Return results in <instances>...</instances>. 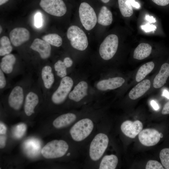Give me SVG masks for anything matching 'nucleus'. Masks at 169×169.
Here are the masks:
<instances>
[{
    "label": "nucleus",
    "instance_id": "39448f33",
    "mask_svg": "<svg viewBox=\"0 0 169 169\" xmlns=\"http://www.w3.org/2000/svg\"><path fill=\"white\" fill-rule=\"evenodd\" d=\"M79 12L81 22L84 28L87 30L92 29L97 20L93 8L88 3L82 2L80 5Z\"/></svg>",
    "mask_w": 169,
    "mask_h": 169
},
{
    "label": "nucleus",
    "instance_id": "6e6552de",
    "mask_svg": "<svg viewBox=\"0 0 169 169\" xmlns=\"http://www.w3.org/2000/svg\"><path fill=\"white\" fill-rule=\"evenodd\" d=\"M40 7L47 13L57 17L64 15L67 8L63 0H40Z\"/></svg>",
    "mask_w": 169,
    "mask_h": 169
},
{
    "label": "nucleus",
    "instance_id": "f3484780",
    "mask_svg": "<svg viewBox=\"0 0 169 169\" xmlns=\"http://www.w3.org/2000/svg\"><path fill=\"white\" fill-rule=\"evenodd\" d=\"M151 82L149 80L145 79L139 83L130 91L129 98L131 100H136L143 95L150 89Z\"/></svg>",
    "mask_w": 169,
    "mask_h": 169
},
{
    "label": "nucleus",
    "instance_id": "bb28decb",
    "mask_svg": "<svg viewBox=\"0 0 169 169\" xmlns=\"http://www.w3.org/2000/svg\"><path fill=\"white\" fill-rule=\"evenodd\" d=\"M118 3L120 11L123 16L129 17L132 15L133 8L129 0H118Z\"/></svg>",
    "mask_w": 169,
    "mask_h": 169
},
{
    "label": "nucleus",
    "instance_id": "412c9836",
    "mask_svg": "<svg viewBox=\"0 0 169 169\" xmlns=\"http://www.w3.org/2000/svg\"><path fill=\"white\" fill-rule=\"evenodd\" d=\"M41 77L44 87L47 90L49 89L54 81V75L52 67L49 65H46L42 68Z\"/></svg>",
    "mask_w": 169,
    "mask_h": 169
},
{
    "label": "nucleus",
    "instance_id": "2f4dec72",
    "mask_svg": "<svg viewBox=\"0 0 169 169\" xmlns=\"http://www.w3.org/2000/svg\"><path fill=\"white\" fill-rule=\"evenodd\" d=\"M146 169H164L162 164L156 160H150L146 163Z\"/></svg>",
    "mask_w": 169,
    "mask_h": 169
},
{
    "label": "nucleus",
    "instance_id": "f03ea898",
    "mask_svg": "<svg viewBox=\"0 0 169 169\" xmlns=\"http://www.w3.org/2000/svg\"><path fill=\"white\" fill-rule=\"evenodd\" d=\"M94 125L89 118L81 119L72 127L70 134L73 139L76 141H81L88 137L92 132Z\"/></svg>",
    "mask_w": 169,
    "mask_h": 169
},
{
    "label": "nucleus",
    "instance_id": "a19ab883",
    "mask_svg": "<svg viewBox=\"0 0 169 169\" xmlns=\"http://www.w3.org/2000/svg\"><path fill=\"white\" fill-rule=\"evenodd\" d=\"M130 3L132 6L137 9H139L140 8V4L135 0H129Z\"/></svg>",
    "mask_w": 169,
    "mask_h": 169
},
{
    "label": "nucleus",
    "instance_id": "aec40b11",
    "mask_svg": "<svg viewBox=\"0 0 169 169\" xmlns=\"http://www.w3.org/2000/svg\"><path fill=\"white\" fill-rule=\"evenodd\" d=\"M16 59L13 54H10L4 56L0 63V69L5 74H10L13 70Z\"/></svg>",
    "mask_w": 169,
    "mask_h": 169
},
{
    "label": "nucleus",
    "instance_id": "37998d69",
    "mask_svg": "<svg viewBox=\"0 0 169 169\" xmlns=\"http://www.w3.org/2000/svg\"><path fill=\"white\" fill-rule=\"evenodd\" d=\"M146 19L150 23H155L156 22L155 18L153 16H150L148 15H146Z\"/></svg>",
    "mask_w": 169,
    "mask_h": 169
},
{
    "label": "nucleus",
    "instance_id": "b1692460",
    "mask_svg": "<svg viewBox=\"0 0 169 169\" xmlns=\"http://www.w3.org/2000/svg\"><path fill=\"white\" fill-rule=\"evenodd\" d=\"M118 158L114 155L105 156L102 159L99 167L100 169H115L118 163Z\"/></svg>",
    "mask_w": 169,
    "mask_h": 169
},
{
    "label": "nucleus",
    "instance_id": "4be33fe9",
    "mask_svg": "<svg viewBox=\"0 0 169 169\" xmlns=\"http://www.w3.org/2000/svg\"><path fill=\"white\" fill-rule=\"evenodd\" d=\"M152 47L149 44L142 43L135 49L133 58L138 60H142L149 56L151 53Z\"/></svg>",
    "mask_w": 169,
    "mask_h": 169
},
{
    "label": "nucleus",
    "instance_id": "72a5a7b5",
    "mask_svg": "<svg viewBox=\"0 0 169 169\" xmlns=\"http://www.w3.org/2000/svg\"><path fill=\"white\" fill-rule=\"evenodd\" d=\"M4 73L0 69V89H4L6 85L7 81Z\"/></svg>",
    "mask_w": 169,
    "mask_h": 169
},
{
    "label": "nucleus",
    "instance_id": "473e14b6",
    "mask_svg": "<svg viewBox=\"0 0 169 169\" xmlns=\"http://www.w3.org/2000/svg\"><path fill=\"white\" fill-rule=\"evenodd\" d=\"M41 14L40 13H36L34 16V25L37 28H39L42 25Z\"/></svg>",
    "mask_w": 169,
    "mask_h": 169
},
{
    "label": "nucleus",
    "instance_id": "9b49d317",
    "mask_svg": "<svg viewBox=\"0 0 169 169\" xmlns=\"http://www.w3.org/2000/svg\"><path fill=\"white\" fill-rule=\"evenodd\" d=\"M9 36L12 44L17 47L29 40L30 33L28 29L24 28L17 27L11 31Z\"/></svg>",
    "mask_w": 169,
    "mask_h": 169
},
{
    "label": "nucleus",
    "instance_id": "e433bc0d",
    "mask_svg": "<svg viewBox=\"0 0 169 169\" xmlns=\"http://www.w3.org/2000/svg\"><path fill=\"white\" fill-rule=\"evenodd\" d=\"M64 64L67 68L71 67L73 63V62L72 59L69 57L65 58L63 61Z\"/></svg>",
    "mask_w": 169,
    "mask_h": 169
},
{
    "label": "nucleus",
    "instance_id": "de8ad7c7",
    "mask_svg": "<svg viewBox=\"0 0 169 169\" xmlns=\"http://www.w3.org/2000/svg\"><path fill=\"white\" fill-rule=\"evenodd\" d=\"M160 136L161 138H162L163 137V135L162 133H160Z\"/></svg>",
    "mask_w": 169,
    "mask_h": 169
},
{
    "label": "nucleus",
    "instance_id": "ea45409f",
    "mask_svg": "<svg viewBox=\"0 0 169 169\" xmlns=\"http://www.w3.org/2000/svg\"><path fill=\"white\" fill-rule=\"evenodd\" d=\"M7 131V128L5 125L2 122L0 123V135L5 134Z\"/></svg>",
    "mask_w": 169,
    "mask_h": 169
},
{
    "label": "nucleus",
    "instance_id": "8fccbe9b",
    "mask_svg": "<svg viewBox=\"0 0 169 169\" xmlns=\"http://www.w3.org/2000/svg\"><path fill=\"white\" fill-rule=\"evenodd\" d=\"M70 153H68V154H67V155L68 156H69V155H70Z\"/></svg>",
    "mask_w": 169,
    "mask_h": 169
},
{
    "label": "nucleus",
    "instance_id": "20e7f679",
    "mask_svg": "<svg viewBox=\"0 0 169 169\" xmlns=\"http://www.w3.org/2000/svg\"><path fill=\"white\" fill-rule=\"evenodd\" d=\"M109 142L107 136L103 133L96 135L91 141L89 149V155L93 161L99 160L107 149Z\"/></svg>",
    "mask_w": 169,
    "mask_h": 169
},
{
    "label": "nucleus",
    "instance_id": "7c9ffc66",
    "mask_svg": "<svg viewBox=\"0 0 169 169\" xmlns=\"http://www.w3.org/2000/svg\"><path fill=\"white\" fill-rule=\"evenodd\" d=\"M26 125L24 123H21L16 125L14 128L13 135L17 139L22 137L26 130Z\"/></svg>",
    "mask_w": 169,
    "mask_h": 169
},
{
    "label": "nucleus",
    "instance_id": "dca6fc26",
    "mask_svg": "<svg viewBox=\"0 0 169 169\" xmlns=\"http://www.w3.org/2000/svg\"><path fill=\"white\" fill-rule=\"evenodd\" d=\"M88 84L86 82L81 81L79 82L69 93V97L75 102H79L87 94Z\"/></svg>",
    "mask_w": 169,
    "mask_h": 169
},
{
    "label": "nucleus",
    "instance_id": "49530a36",
    "mask_svg": "<svg viewBox=\"0 0 169 169\" xmlns=\"http://www.w3.org/2000/svg\"><path fill=\"white\" fill-rule=\"evenodd\" d=\"M102 2L104 3H108L110 0H100Z\"/></svg>",
    "mask_w": 169,
    "mask_h": 169
},
{
    "label": "nucleus",
    "instance_id": "cd10ccee",
    "mask_svg": "<svg viewBox=\"0 0 169 169\" xmlns=\"http://www.w3.org/2000/svg\"><path fill=\"white\" fill-rule=\"evenodd\" d=\"M42 39L50 45L56 47H59L62 44V39L61 37L56 33H49L44 35L42 37Z\"/></svg>",
    "mask_w": 169,
    "mask_h": 169
},
{
    "label": "nucleus",
    "instance_id": "f704fd0d",
    "mask_svg": "<svg viewBox=\"0 0 169 169\" xmlns=\"http://www.w3.org/2000/svg\"><path fill=\"white\" fill-rule=\"evenodd\" d=\"M141 29L146 32L152 31H154L156 29V26L153 25H151L149 23H147L145 25H141Z\"/></svg>",
    "mask_w": 169,
    "mask_h": 169
},
{
    "label": "nucleus",
    "instance_id": "a211bd4d",
    "mask_svg": "<svg viewBox=\"0 0 169 169\" xmlns=\"http://www.w3.org/2000/svg\"><path fill=\"white\" fill-rule=\"evenodd\" d=\"M169 76V64L165 63L161 65L159 73L154 79L153 86L155 88L162 87Z\"/></svg>",
    "mask_w": 169,
    "mask_h": 169
},
{
    "label": "nucleus",
    "instance_id": "5701e85b",
    "mask_svg": "<svg viewBox=\"0 0 169 169\" xmlns=\"http://www.w3.org/2000/svg\"><path fill=\"white\" fill-rule=\"evenodd\" d=\"M112 20V15L111 12L106 6L102 7L98 16V23L102 25L107 26L111 24Z\"/></svg>",
    "mask_w": 169,
    "mask_h": 169
},
{
    "label": "nucleus",
    "instance_id": "423d86ee",
    "mask_svg": "<svg viewBox=\"0 0 169 169\" xmlns=\"http://www.w3.org/2000/svg\"><path fill=\"white\" fill-rule=\"evenodd\" d=\"M118 43V38L116 35L110 34L107 36L99 48V54L102 58L106 60L111 59L117 51Z\"/></svg>",
    "mask_w": 169,
    "mask_h": 169
},
{
    "label": "nucleus",
    "instance_id": "4c0bfd02",
    "mask_svg": "<svg viewBox=\"0 0 169 169\" xmlns=\"http://www.w3.org/2000/svg\"><path fill=\"white\" fill-rule=\"evenodd\" d=\"M3 135H0V147L2 149L6 145V137Z\"/></svg>",
    "mask_w": 169,
    "mask_h": 169
},
{
    "label": "nucleus",
    "instance_id": "393cba45",
    "mask_svg": "<svg viewBox=\"0 0 169 169\" xmlns=\"http://www.w3.org/2000/svg\"><path fill=\"white\" fill-rule=\"evenodd\" d=\"M154 64L152 62H147L142 65L139 69L136 76V80L139 82L150 73L154 67Z\"/></svg>",
    "mask_w": 169,
    "mask_h": 169
},
{
    "label": "nucleus",
    "instance_id": "a878e982",
    "mask_svg": "<svg viewBox=\"0 0 169 169\" xmlns=\"http://www.w3.org/2000/svg\"><path fill=\"white\" fill-rule=\"evenodd\" d=\"M11 42L6 36L2 37L0 39V56H4L11 53L13 50Z\"/></svg>",
    "mask_w": 169,
    "mask_h": 169
},
{
    "label": "nucleus",
    "instance_id": "58836bf2",
    "mask_svg": "<svg viewBox=\"0 0 169 169\" xmlns=\"http://www.w3.org/2000/svg\"><path fill=\"white\" fill-rule=\"evenodd\" d=\"M161 113L163 115L169 114V101L164 105L162 110Z\"/></svg>",
    "mask_w": 169,
    "mask_h": 169
},
{
    "label": "nucleus",
    "instance_id": "f8f14e48",
    "mask_svg": "<svg viewBox=\"0 0 169 169\" xmlns=\"http://www.w3.org/2000/svg\"><path fill=\"white\" fill-rule=\"evenodd\" d=\"M142 128L143 124L139 120L134 122L127 120L123 122L120 126L123 133L131 138H135L142 130Z\"/></svg>",
    "mask_w": 169,
    "mask_h": 169
},
{
    "label": "nucleus",
    "instance_id": "9d476101",
    "mask_svg": "<svg viewBox=\"0 0 169 169\" xmlns=\"http://www.w3.org/2000/svg\"><path fill=\"white\" fill-rule=\"evenodd\" d=\"M24 90L20 85L13 87L10 92L8 101L9 106L15 110H19L23 102Z\"/></svg>",
    "mask_w": 169,
    "mask_h": 169
},
{
    "label": "nucleus",
    "instance_id": "a18cd8bd",
    "mask_svg": "<svg viewBox=\"0 0 169 169\" xmlns=\"http://www.w3.org/2000/svg\"><path fill=\"white\" fill-rule=\"evenodd\" d=\"M9 0H0V5L1 6L7 3Z\"/></svg>",
    "mask_w": 169,
    "mask_h": 169
},
{
    "label": "nucleus",
    "instance_id": "2eb2a0df",
    "mask_svg": "<svg viewBox=\"0 0 169 169\" xmlns=\"http://www.w3.org/2000/svg\"><path fill=\"white\" fill-rule=\"evenodd\" d=\"M36 92L29 91L25 97L24 110L26 115L30 116L34 113V110L39 102V97Z\"/></svg>",
    "mask_w": 169,
    "mask_h": 169
},
{
    "label": "nucleus",
    "instance_id": "c03bdc74",
    "mask_svg": "<svg viewBox=\"0 0 169 169\" xmlns=\"http://www.w3.org/2000/svg\"><path fill=\"white\" fill-rule=\"evenodd\" d=\"M162 95L169 99V92L167 90L164 89L163 90Z\"/></svg>",
    "mask_w": 169,
    "mask_h": 169
},
{
    "label": "nucleus",
    "instance_id": "c85d7f7f",
    "mask_svg": "<svg viewBox=\"0 0 169 169\" xmlns=\"http://www.w3.org/2000/svg\"><path fill=\"white\" fill-rule=\"evenodd\" d=\"M55 70L57 75L59 77L63 78L66 76L67 74V68L63 61L58 60L55 63L54 66Z\"/></svg>",
    "mask_w": 169,
    "mask_h": 169
},
{
    "label": "nucleus",
    "instance_id": "c9c22d12",
    "mask_svg": "<svg viewBox=\"0 0 169 169\" xmlns=\"http://www.w3.org/2000/svg\"><path fill=\"white\" fill-rule=\"evenodd\" d=\"M154 3L161 6H165L169 3V0H151Z\"/></svg>",
    "mask_w": 169,
    "mask_h": 169
},
{
    "label": "nucleus",
    "instance_id": "c756f323",
    "mask_svg": "<svg viewBox=\"0 0 169 169\" xmlns=\"http://www.w3.org/2000/svg\"><path fill=\"white\" fill-rule=\"evenodd\" d=\"M159 156L162 166L165 169H169V148H164L161 150Z\"/></svg>",
    "mask_w": 169,
    "mask_h": 169
},
{
    "label": "nucleus",
    "instance_id": "7ed1b4c3",
    "mask_svg": "<svg viewBox=\"0 0 169 169\" xmlns=\"http://www.w3.org/2000/svg\"><path fill=\"white\" fill-rule=\"evenodd\" d=\"M67 36L73 48L80 51H84L87 48L88 41L87 36L78 26H70L67 30Z\"/></svg>",
    "mask_w": 169,
    "mask_h": 169
},
{
    "label": "nucleus",
    "instance_id": "ddd939ff",
    "mask_svg": "<svg viewBox=\"0 0 169 169\" xmlns=\"http://www.w3.org/2000/svg\"><path fill=\"white\" fill-rule=\"evenodd\" d=\"M30 48L33 50L37 52L43 59L48 58L51 55V48L50 45L43 39L35 38Z\"/></svg>",
    "mask_w": 169,
    "mask_h": 169
},
{
    "label": "nucleus",
    "instance_id": "6ab92c4d",
    "mask_svg": "<svg viewBox=\"0 0 169 169\" xmlns=\"http://www.w3.org/2000/svg\"><path fill=\"white\" fill-rule=\"evenodd\" d=\"M76 118V115L72 113L64 114L57 117L54 120L53 125L57 129L63 128L72 123Z\"/></svg>",
    "mask_w": 169,
    "mask_h": 169
},
{
    "label": "nucleus",
    "instance_id": "0eeeda50",
    "mask_svg": "<svg viewBox=\"0 0 169 169\" xmlns=\"http://www.w3.org/2000/svg\"><path fill=\"white\" fill-rule=\"evenodd\" d=\"M73 85V80L70 77L66 76L62 78L59 87L52 95L53 102L55 104H59L64 102L69 95Z\"/></svg>",
    "mask_w": 169,
    "mask_h": 169
},
{
    "label": "nucleus",
    "instance_id": "1a4fd4ad",
    "mask_svg": "<svg viewBox=\"0 0 169 169\" xmlns=\"http://www.w3.org/2000/svg\"><path fill=\"white\" fill-rule=\"evenodd\" d=\"M140 142L144 146H150L156 145L160 139V133L154 129L147 128L142 130L139 134Z\"/></svg>",
    "mask_w": 169,
    "mask_h": 169
},
{
    "label": "nucleus",
    "instance_id": "79ce46f5",
    "mask_svg": "<svg viewBox=\"0 0 169 169\" xmlns=\"http://www.w3.org/2000/svg\"><path fill=\"white\" fill-rule=\"evenodd\" d=\"M150 104L154 109L157 110L159 109V106L157 103L154 100L151 101Z\"/></svg>",
    "mask_w": 169,
    "mask_h": 169
},
{
    "label": "nucleus",
    "instance_id": "09e8293b",
    "mask_svg": "<svg viewBox=\"0 0 169 169\" xmlns=\"http://www.w3.org/2000/svg\"><path fill=\"white\" fill-rule=\"evenodd\" d=\"M0 33H1L2 32V27H1V26H0Z\"/></svg>",
    "mask_w": 169,
    "mask_h": 169
},
{
    "label": "nucleus",
    "instance_id": "4468645a",
    "mask_svg": "<svg viewBox=\"0 0 169 169\" xmlns=\"http://www.w3.org/2000/svg\"><path fill=\"white\" fill-rule=\"evenodd\" d=\"M125 81V79L120 77L110 78L100 81L97 83L96 87L98 90L101 91L114 90L121 86Z\"/></svg>",
    "mask_w": 169,
    "mask_h": 169
},
{
    "label": "nucleus",
    "instance_id": "f257e3e1",
    "mask_svg": "<svg viewBox=\"0 0 169 169\" xmlns=\"http://www.w3.org/2000/svg\"><path fill=\"white\" fill-rule=\"evenodd\" d=\"M69 147L65 141L55 140L48 143L42 149L41 153L45 158H56L64 156Z\"/></svg>",
    "mask_w": 169,
    "mask_h": 169
}]
</instances>
